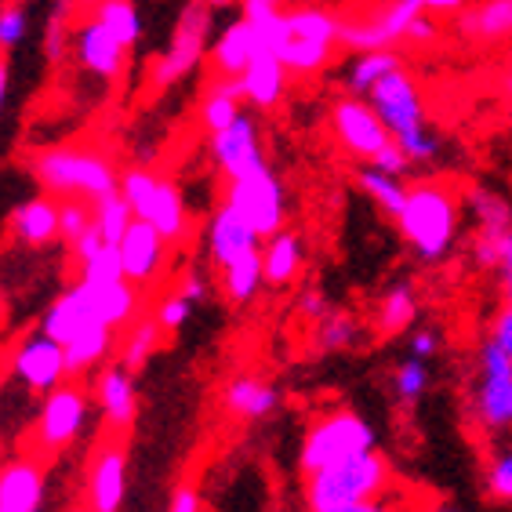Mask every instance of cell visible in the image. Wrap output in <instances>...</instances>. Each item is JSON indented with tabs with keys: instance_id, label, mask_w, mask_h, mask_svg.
Returning a JSON list of instances; mask_svg holds the SVG:
<instances>
[{
	"instance_id": "obj_1",
	"label": "cell",
	"mask_w": 512,
	"mask_h": 512,
	"mask_svg": "<svg viewBox=\"0 0 512 512\" xmlns=\"http://www.w3.org/2000/svg\"><path fill=\"white\" fill-rule=\"evenodd\" d=\"M404 244L422 266H440L462 240L465 207L462 193L447 178H422L407 186L404 211L393 218Z\"/></svg>"
},
{
	"instance_id": "obj_2",
	"label": "cell",
	"mask_w": 512,
	"mask_h": 512,
	"mask_svg": "<svg viewBox=\"0 0 512 512\" xmlns=\"http://www.w3.org/2000/svg\"><path fill=\"white\" fill-rule=\"evenodd\" d=\"M371 109L378 113V120L385 124L389 138H393L400 153L414 164H433L444 153V138L440 131L429 124L425 113V95L422 84L414 80L411 69H396L393 77H385L371 95H367Z\"/></svg>"
},
{
	"instance_id": "obj_3",
	"label": "cell",
	"mask_w": 512,
	"mask_h": 512,
	"mask_svg": "<svg viewBox=\"0 0 512 512\" xmlns=\"http://www.w3.org/2000/svg\"><path fill=\"white\" fill-rule=\"evenodd\" d=\"M117 160L109 157L106 149L95 146H51L33 157V178L48 197L62 200H95L109 197L120 189Z\"/></svg>"
},
{
	"instance_id": "obj_4",
	"label": "cell",
	"mask_w": 512,
	"mask_h": 512,
	"mask_svg": "<svg viewBox=\"0 0 512 512\" xmlns=\"http://www.w3.org/2000/svg\"><path fill=\"white\" fill-rule=\"evenodd\" d=\"M302 509L306 512H342L367 498L389 494L393 465L382 451L356 454L349 462H338L331 469H320L313 476H302Z\"/></svg>"
},
{
	"instance_id": "obj_5",
	"label": "cell",
	"mask_w": 512,
	"mask_h": 512,
	"mask_svg": "<svg viewBox=\"0 0 512 512\" xmlns=\"http://www.w3.org/2000/svg\"><path fill=\"white\" fill-rule=\"evenodd\" d=\"M367 451H378L375 425L353 407H331L306 425L302 447H298V473L313 476Z\"/></svg>"
},
{
	"instance_id": "obj_6",
	"label": "cell",
	"mask_w": 512,
	"mask_h": 512,
	"mask_svg": "<svg viewBox=\"0 0 512 512\" xmlns=\"http://www.w3.org/2000/svg\"><path fill=\"white\" fill-rule=\"evenodd\" d=\"M120 197L128 200L131 215L146 222L168 240L171 247L186 244L193 237V215L182 197V189L171 178L157 175L153 168H131L120 175Z\"/></svg>"
},
{
	"instance_id": "obj_7",
	"label": "cell",
	"mask_w": 512,
	"mask_h": 512,
	"mask_svg": "<svg viewBox=\"0 0 512 512\" xmlns=\"http://www.w3.org/2000/svg\"><path fill=\"white\" fill-rule=\"evenodd\" d=\"M469 418L483 436L512 433V360L491 335L476 342L473 382H469Z\"/></svg>"
},
{
	"instance_id": "obj_8",
	"label": "cell",
	"mask_w": 512,
	"mask_h": 512,
	"mask_svg": "<svg viewBox=\"0 0 512 512\" xmlns=\"http://www.w3.org/2000/svg\"><path fill=\"white\" fill-rule=\"evenodd\" d=\"M211 30H215V11L207 8V4H200V0H189L186 8L178 11L168 48L160 51L153 69H149V88L168 91L175 84H182L186 77H193L200 69V62L207 59Z\"/></svg>"
},
{
	"instance_id": "obj_9",
	"label": "cell",
	"mask_w": 512,
	"mask_h": 512,
	"mask_svg": "<svg viewBox=\"0 0 512 512\" xmlns=\"http://www.w3.org/2000/svg\"><path fill=\"white\" fill-rule=\"evenodd\" d=\"M222 204L233 207L262 240L280 233V229H287V218H291L287 186L280 182V175H276L273 168H258V171H251V175L226 182Z\"/></svg>"
},
{
	"instance_id": "obj_10",
	"label": "cell",
	"mask_w": 512,
	"mask_h": 512,
	"mask_svg": "<svg viewBox=\"0 0 512 512\" xmlns=\"http://www.w3.org/2000/svg\"><path fill=\"white\" fill-rule=\"evenodd\" d=\"M422 15L418 0H371L364 11L342 15V48L360 51H389L407 40V26Z\"/></svg>"
},
{
	"instance_id": "obj_11",
	"label": "cell",
	"mask_w": 512,
	"mask_h": 512,
	"mask_svg": "<svg viewBox=\"0 0 512 512\" xmlns=\"http://www.w3.org/2000/svg\"><path fill=\"white\" fill-rule=\"evenodd\" d=\"M88 411L91 400L77 382H62L59 389L40 396V411L33 422V447H37L40 462L77 444L88 425Z\"/></svg>"
},
{
	"instance_id": "obj_12",
	"label": "cell",
	"mask_w": 512,
	"mask_h": 512,
	"mask_svg": "<svg viewBox=\"0 0 512 512\" xmlns=\"http://www.w3.org/2000/svg\"><path fill=\"white\" fill-rule=\"evenodd\" d=\"M207 157H211V168H215V175L222 182L244 178L258 168H269L262 124L251 113H240L229 128L207 135Z\"/></svg>"
},
{
	"instance_id": "obj_13",
	"label": "cell",
	"mask_w": 512,
	"mask_h": 512,
	"mask_svg": "<svg viewBox=\"0 0 512 512\" xmlns=\"http://www.w3.org/2000/svg\"><path fill=\"white\" fill-rule=\"evenodd\" d=\"M327 124H331L338 149L349 153L353 160H360V164H371L385 146H393V138H389L385 124L371 109V102L356 99V95H338L331 102V109H327Z\"/></svg>"
},
{
	"instance_id": "obj_14",
	"label": "cell",
	"mask_w": 512,
	"mask_h": 512,
	"mask_svg": "<svg viewBox=\"0 0 512 512\" xmlns=\"http://www.w3.org/2000/svg\"><path fill=\"white\" fill-rule=\"evenodd\" d=\"M11 378L33 396H48L51 389H59L62 382H69V364L66 349L55 338H48L44 331L26 335L15 353H11Z\"/></svg>"
},
{
	"instance_id": "obj_15",
	"label": "cell",
	"mask_w": 512,
	"mask_h": 512,
	"mask_svg": "<svg viewBox=\"0 0 512 512\" xmlns=\"http://www.w3.org/2000/svg\"><path fill=\"white\" fill-rule=\"evenodd\" d=\"M69 55H73V62H77L84 73H91V77L99 80H120L124 73H128V55L131 51L120 44L113 33L102 26V22L95 19H84L69 30Z\"/></svg>"
},
{
	"instance_id": "obj_16",
	"label": "cell",
	"mask_w": 512,
	"mask_h": 512,
	"mask_svg": "<svg viewBox=\"0 0 512 512\" xmlns=\"http://www.w3.org/2000/svg\"><path fill=\"white\" fill-rule=\"evenodd\" d=\"M88 509L120 512L128 502V451L120 440H106L88 462Z\"/></svg>"
},
{
	"instance_id": "obj_17",
	"label": "cell",
	"mask_w": 512,
	"mask_h": 512,
	"mask_svg": "<svg viewBox=\"0 0 512 512\" xmlns=\"http://www.w3.org/2000/svg\"><path fill=\"white\" fill-rule=\"evenodd\" d=\"M204 247H207V262L215 269H226V266H233L237 258L262 251V237L247 226L233 207L218 200L215 211H211L204 222Z\"/></svg>"
},
{
	"instance_id": "obj_18",
	"label": "cell",
	"mask_w": 512,
	"mask_h": 512,
	"mask_svg": "<svg viewBox=\"0 0 512 512\" xmlns=\"http://www.w3.org/2000/svg\"><path fill=\"white\" fill-rule=\"evenodd\" d=\"M120 251V266H124V276H128L131 284L142 291V287L157 284L164 269H168V255H171V244L160 237L157 229L146 226V222H131L128 233L120 237L117 244Z\"/></svg>"
},
{
	"instance_id": "obj_19",
	"label": "cell",
	"mask_w": 512,
	"mask_h": 512,
	"mask_svg": "<svg viewBox=\"0 0 512 512\" xmlns=\"http://www.w3.org/2000/svg\"><path fill=\"white\" fill-rule=\"evenodd\" d=\"M48 494V469L37 454L0 462V512H40Z\"/></svg>"
},
{
	"instance_id": "obj_20",
	"label": "cell",
	"mask_w": 512,
	"mask_h": 512,
	"mask_svg": "<svg viewBox=\"0 0 512 512\" xmlns=\"http://www.w3.org/2000/svg\"><path fill=\"white\" fill-rule=\"evenodd\" d=\"M95 404L109 433H128L138 418V389L135 375L120 364H102L95 378Z\"/></svg>"
},
{
	"instance_id": "obj_21",
	"label": "cell",
	"mask_w": 512,
	"mask_h": 512,
	"mask_svg": "<svg viewBox=\"0 0 512 512\" xmlns=\"http://www.w3.org/2000/svg\"><path fill=\"white\" fill-rule=\"evenodd\" d=\"M462 207L473 226V240L494 244L502 251L505 237H512V200L491 186H469L462 193Z\"/></svg>"
},
{
	"instance_id": "obj_22",
	"label": "cell",
	"mask_w": 512,
	"mask_h": 512,
	"mask_svg": "<svg viewBox=\"0 0 512 512\" xmlns=\"http://www.w3.org/2000/svg\"><path fill=\"white\" fill-rule=\"evenodd\" d=\"M95 324H102V320L95 316V309H91V298L80 280L77 284H69L66 291L48 306V313L40 316V331H44L48 338H55L62 349ZM109 331H113V327H109Z\"/></svg>"
},
{
	"instance_id": "obj_23",
	"label": "cell",
	"mask_w": 512,
	"mask_h": 512,
	"mask_svg": "<svg viewBox=\"0 0 512 512\" xmlns=\"http://www.w3.org/2000/svg\"><path fill=\"white\" fill-rule=\"evenodd\" d=\"M262 273H266V287H276V291H284V287H295L302 269L309 262V247L306 237L298 233V229H280L273 237L262 240Z\"/></svg>"
},
{
	"instance_id": "obj_24",
	"label": "cell",
	"mask_w": 512,
	"mask_h": 512,
	"mask_svg": "<svg viewBox=\"0 0 512 512\" xmlns=\"http://www.w3.org/2000/svg\"><path fill=\"white\" fill-rule=\"evenodd\" d=\"M454 33L473 44H509L512 40V0H469L454 15Z\"/></svg>"
},
{
	"instance_id": "obj_25",
	"label": "cell",
	"mask_w": 512,
	"mask_h": 512,
	"mask_svg": "<svg viewBox=\"0 0 512 512\" xmlns=\"http://www.w3.org/2000/svg\"><path fill=\"white\" fill-rule=\"evenodd\" d=\"M237 84H240V95H244V106L258 109V113H269V109H276L287 99L291 73H287L284 62L276 59V55L258 51L255 59H251V66L237 77Z\"/></svg>"
},
{
	"instance_id": "obj_26",
	"label": "cell",
	"mask_w": 512,
	"mask_h": 512,
	"mask_svg": "<svg viewBox=\"0 0 512 512\" xmlns=\"http://www.w3.org/2000/svg\"><path fill=\"white\" fill-rule=\"evenodd\" d=\"M222 407L240 422H266L280 411V389L262 375H237L222 385Z\"/></svg>"
},
{
	"instance_id": "obj_27",
	"label": "cell",
	"mask_w": 512,
	"mask_h": 512,
	"mask_svg": "<svg viewBox=\"0 0 512 512\" xmlns=\"http://www.w3.org/2000/svg\"><path fill=\"white\" fill-rule=\"evenodd\" d=\"M287 40H302V44H320V48H342V15L335 8L313 4V0H298L287 4Z\"/></svg>"
},
{
	"instance_id": "obj_28",
	"label": "cell",
	"mask_w": 512,
	"mask_h": 512,
	"mask_svg": "<svg viewBox=\"0 0 512 512\" xmlns=\"http://www.w3.org/2000/svg\"><path fill=\"white\" fill-rule=\"evenodd\" d=\"M418 313H422L418 287H414V280L400 276V280H393V284L378 295L375 309H371V327H375L378 335L396 338V335H404V331H411Z\"/></svg>"
},
{
	"instance_id": "obj_29",
	"label": "cell",
	"mask_w": 512,
	"mask_h": 512,
	"mask_svg": "<svg viewBox=\"0 0 512 512\" xmlns=\"http://www.w3.org/2000/svg\"><path fill=\"white\" fill-rule=\"evenodd\" d=\"M255 55H258V37L247 19L229 22L226 30L211 37V48H207V62L215 69V77H229V80H237L251 66Z\"/></svg>"
},
{
	"instance_id": "obj_30",
	"label": "cell",
	"mask_w": 512,
	"mask_h": 512,
	"mask_svg": "<svg viewBox=\"0 0 512 512\" xmlns=\"http://www.w3.org/2000/svg\"><path fill=\"white\" fill-rule=\"evenodd\" d=\"M11 237L26 247H48L59 240V200L40 193L33 200H22L11 215Z\"/></svg>"
},
{
	"instance_id": "obj_31",
	"label": "cell",
	"mask_w": 512,
	"mask_h": 512,
	"mask_svg": "<svg viewBox=\"0 0 512 512\" xmlns=\"http://www.w3.org/2000/svg\"><path fill=\"white\" fill-rule=\"evenodd\" d=\"M84 291H88L95 316L106 327H113V331H124V327H131L142 316V291L131 280H117V284H106V287L84 284Z\"/></svg>"
},
{
	"instance_id": "obj_32",
	"label": "cell",
	"mask_w": 512,
	"mask_h": 512,
	"mask_svg": "<svg viewBox=\"0 0 512 512\" xmlns=\"http://www.w3.org/2000/svg\"><path fill=\"white\" fill-rule=\"evenodd\" d=\"M313 327V335H309V342H313V349L320 356H338V353H349V349H360V342H364V320L356 313H349V309H327Z\"/></svg>"
},
{
	"instance_id": "obj_33",
	"label": "cell",
	"mask_w": 512,
	"mask_h": 512,
	"mask_svg": "<svg viewBox=\"0 0 512 512\" xmlns=\"http://www.w3.org/2000/svg\"><path fill=\"white\" fill-rule=\"evenodd\" d=\"M396 69H404V55L396 48L389 51H360L349 59L342 73V84H345V95H356V99H367L371 91L382 84L385 77H393Z\"/></svg>"
},
{
	"instance_id": "obj_34",
	"label": "cell",
	"mask_w": 512,
	"mask_h": 512,
	"mask_svg": "<svg viewBox=\"0 0 512 512\" xmlns=\"http://www.w3.org/2000/svg\"><path fill=\"white\" fill-rule=\"evenodd\" d=\"M244 113V95H240V84L229 77H215L211 84H204L197 102V120L207 135L229 128L233 120Z\"/></svg>"
},
{
	"instance_id": "obj_35",
	"label": "cell",
	"mask_w": 512,
	"mask_h": 512,
	"mask_svg": "<svg viewBox=\"0 0 512 512\" xmlns=\"http://www.w3.org/2000/svg\"><path fill=\"white\" fill-rule=\"evenodd\" d=\"M218 287H222V295H226L229 306L247 309L262 295V287H266V273H262V255H244L237 258L233 266L218 269Z\"/></svg>"
},
{
	"instance_id": "obj_36",
	"label": "cell",
	"mask_w": 512,
	"mask_h": 512,
	"mask_svg": "<svg viewBox=\"0 0 512 512\" xmlns=\"http://www.w3.org/2000/svg\"><path fill=\"white\" fill-rule=\"evenodd\" d=\"M113 345H117V331H109L106 324L88 327L84 335H77L66 345L69 375H88V371H99L102 364H109Z\"/></svg>"
},
{
	"instance_id": "obj_37",
	"label": "cell",
	"mask_w": 512,
	"mask_h": 512,
	"mask_svg": "<svg viewBox=\"0 0 512 512\" xmlns=\"http://www.w3.org/2000/svg\"><path fill=\"white\" fill-rule=\"evenodd\" d=\"M88 19L102 22L128 51L142 40V15H138L135 0H91Z\"/></svg>"
},
{
	"instance_id": "obj_38",
	"label": "cell",
	"mask_w": 512,
	"mask_h": 512,
	"mask_svg": "<svg viewBox=\"0 0 512 512\" xmlns=\"http://www.w3.org/2000/svg\"><path fill=\"white\" fill-rule=\"evenodd\" d=\"M356 186L364 193L378 211H385L389 218H396L404 211V200H407V182L396 175H385V171L371 168V164H360L356 171Z\"/></svg>"
},
{
	"instance_id": "obj_39",
	"label": "cell",
	"mask_w": 512,
	"mask_h": 512,
	"mask_svg": "<svg viewBox=\"0 0 512 512\" xmlns=\"http://www.w3.org/2000/svg\"><path fill=\"white\" fill-rule=\"evenodd\" d=\"M389 385H393V396L400 407H414L422 404L429 389H433V371L425 360H414V356H404L400 364L393 367V375H389Z\"/></svg>"
},
{
	"instance_id": "obj_40",
	"label": "cell",
	"mask_w": 512,
	"mask_h": 512,
	"mask_svg": "<svg viewBox=\"0 0 512 512\" xmlns=\"http://www.w3.org/2000/svg\"><path fill=\"white\" fill-rule=\"evenodd\" d=\"M160 342H164V331H160V324L153 320V313L138 316L135 324L128 327L124 345H120V364L128 367V371H142V367L149 364V356L160 349Z\"/></svg>"
},
{
	"instance_id": "obj_41",
	"label": "cell",
	"mask_w": 512,
	"mask_h": 512,
	"mask_svg": "<svg viewBox=\"0 0 512 512\" xmlns=\"http://www.w3.org/2000/svg\"><path fill=\"white\" fill-rule=\"evenodd\" d=\"M91 222H95V229H99V237L106 240V244H120V237L128 233L135 215H131L128 200L120 197V189H117V193H109V197L91 204Z\"/></svg>"
},
{
	"instance_id": "obj_42",
	"label": "cell",
	"mask_w": 512,
	"mask_h": 512,
	"mask_svg": "<svg viewBox=\"0 0 512 512\" xmlns=\"http://www.w3.org/2000/svg\"><path fill=\"white\" fill-rule=\"evenodd\" d=\"M77 280L88 287H106V284H117V280H128V276H124V266H120L117 244H102L95 255L77 262Z\"/></svg>"
},
{
	"instance_id": "obj_43",
	"label": "cell",
	"mask_w": 512,
	"mask_h": 512,
	"mask_svg": "<svg viewBox=\"0 0 512 512\" xmlns=\"http://www.w3.org/2000/svg\"><path fill=\"white\" fill-rule=\"evenodd\" d=\"M483 491L498 505H512V444L491 451L483 465Z\"/></svg>"
},
{
	"instance_id": "obj_44",
	"label": "cell",
	"mask_w": 512,
	"mask_h": 512,
	"mask_svg": "<svg viewBox=\"0 0 512 512\" xmlns=\"http://www.w3.org/2000/svg\"><path fill=\"white\" fill-rule=\"evenodd\" d=\"M91 226H95V222H91L88 200H73V197L59 200V240H66V244L73 247Z\"/></svg>"
},
{
	"instance_id": "obj_45",
	"label": "cell",
	"mask_w": 512,
	"mask_h": 512,
	"mask_svg": "<svg viewBox=\"0 0 512 512\" xmlns=\"http://www.w3.org/2000/svg\"><path fill=\"white\" fill-rule=\"evenodd\" d=\"M30 33V11L22 8L19 0H8L0 4V55L4 51H15Z\"/></svg>"
},
{
	"instance_id": "obj_46",
	"label": "cell",
	"mask_w": 512,
	"mask_h": 512,
	"mask_svg": "<svg viewBox=\"0 0 512 512\" xmlns=\"http://www.w3.org/2000/svg\"><path fill=\"white\" fill-rule=\"evenodd\" d=\"M193 309H197V306H193L189 298H182L178 291H171V295H164L157 302V309H153V320L160 324V331H164V335H178V331L189 324Z\"/></svg>"
},
{
	"instance_id": "obj_47",
	"label": "cell",
	"mask_w": 512,
	"mask_h": 512,
	"mask_svg": "<svg viewBox=\"0 0 512 512\" xmlns=\"http://www.w3.org/2000/svg\"><path fill=\"white\" fill-rule=\"evenodd\" d=\"M444 353V335L436 331V327H418V331H411L407 335V356H414V360H436V356Z\"/></svg>"
},
{
	"instance_id": "obj_48",
	"label": "cell",
	"mask_w": 512,
	"mask_h": 512,
	"mask_svg": "<svg viewBox=\"0 0 512 512\" xmlns=\"http://www.w3.org/2000/svg\"><path fill=\"white\" fill-rule=\"evenodd\" d=\"M327 309H331V302H327V295L316 291V287H306V291L295 298V313H298V320H306V324H316Z\"/></svg>"
},
{
	"instance_id": "obj_49",
	"label": "cell",
	"mask_w": 512,
	"mask_h": 512,
	"mask_svg": "<svg viewBox=\"0 0 512 512\" xmlns=\"http://www.w3.org/2000/svg\"><path fill=\"white\" fill-rule=\"evenodd\" d=\"M168 512H204V494H200L197 483H178L171 491Z\"/></svg>"
},
{
	"instance_id": "obj_50",
	"label": "cell",
	"mask_w": 512,
	"mask_h": 512,
	"mask_svg": "<svg viewBox=\"0 0 512 512\" xmlns=\"http://www.w3.org/2000/svg\"><path fill=\"white\" fill-rule=\"evenodd\" d=\"M440 40V26H436V15H429V11H422L418 19L407 26V44H418V48H425V44H436Z\"/></svg>"
},
{
	"instance_id": "obj_51",
	"label": "cell",
	"mask_w": 512,
	"mask_h": 512,
	"mask_svg": "<svg viewBox=\"0 0 512 512\" xmlns=\"http://www.w3.org/2000/svg\"><path fill=\"white\" fill-rule=\"evenodd\" d=\"M487 335L502 345V353L512 360V309L509 306H502L498 313L491 316V324H487Z\"/></svg>"
},
{
	"instance_id": "obj_52",
	"label": "cell",
	"mask_w": 512,
	"mask_h": 512,
	"mask_svg": "<svg viewBox=\"0 0 512 512\" xmlns=\"http://www.w3.org/2000/svg\"><path fill=\"white\" fill-rule=\"evenodd\" d=\"M371 168H378V171H385V175H396V178H404L407 171H411V160L400 153V146H385L382 153H378L375 160H371Z\"/></svg>"
},
{
	"instance_id": "obj_53",
	"label": "cell",
	"mask_w": 512,
	"mask_h": 512,
	"mask_svg": "<svg viewBox=\"0 0 512 512\" xmlns=\"http://www.w3.org/2000/svg\"><path fill=\"white\" fill-rule=\"evenodd\" d=\"M498 291H502V302L512 309V237H505L502 251H498Z\"/></svg>"
},
{
	"instance_id": "obj_54",
	"label": "cell",
	"mask_w": 512,
	"mask_h": 512,
	"mask_svg": "<svg viewBox=\"0 0 512 512\" xmlns=\"http://www.w3.org/2000/svg\"><path fill=\"white\" fill-rule=\"evenodd\" d=\"M175 291H178L182 298H189L193 306H200V302L207 298V291H211V287H207V280H204L200 273H182V280H178Z\"/></svg>"
},
{
	"instance_id": "obj_55",
	"label": "cell",
	"mask_w": 512,
	"mask_h": 512,
	"mask_svg": "<svg viewBox=\"0 0 512 512\" xmlns=\"http://www.w3.org/2000/svg\"><path fill=\"white\" fill-rule=\"evenodd\" d=\"M102 244H106V240L99 237V229L91 226L88 233H84V237H80L77 244H73V258H77V262H84V258H88V255H95V251H99Z\"/></svg>"
},
{
	"instance_id": "obj_56",
	"label": "cell",
	"mask_w": 512,
	"mask_h": 512,
	"mask_svg": "<svg viewBox=\"0 0 512 512\" xmlns=\"http://www.w3.org/2000/svg\"><path fill=\"white\" fill-rule=\"evenodd\" d=\"M418 4H422V11H429V15H458L469 0H418Z\"/></svg>"
},
{
	"instance_id": "obj_57",
	"label": "cell",
	"mask_w": 512,
	"mask_h": 512,
	"mask_svg": "<svg viewBox=\"0 0 512 512\" xmlns=\"http://www.w3.org/2000/svg\"><path fill=\"white\" fill-rule=\"evenodd\" d=\"M8 84H11V69H8V59L0 55V109L8 102Z\"/></svg>"
},
{
	"instance_id": "obj_58",
	"label": "cell",
	"mask_w": 512,
	"mask_h": 512,
	"mask_svg": "<svg viewBox=\"0 0 512 512\" xmlns=\"http://www.w3.org/2000/svg\"><path fill=\"white\" fill-rule=\"evenodd\" d=\"M422 512H465V509H458V505H451V502H429Z\"/></svg>"
},
{
	"instance_id": "obj_59",
	"label": "cell",
	"mask_w": 512,
	"mask_h": 512,
	"mask_svg": "<svg viewBox=\"0 0 512 512\" xmlns=\"http://www.w3.org/2000/svg\"><path fill=\"white\" fill-rule=\"evenodd\" d=\"M502 95L512 102V62H509V69H505V73H502Z\"/></svg>"
},
{
	"instance_id": "obj_60",
	"label": "cell",
	"mask_w": 512,
	"mask_h": 512,
	"mask_svg": "<svg viewBox=\"0 0 512 512\" xmlns=\"http://www.w3.org/2000/svg\"><path fill=\"white\" fill-rule=\"evenodd\" d=\"M200 4H207L211 11H218V8H229V4H240V0H200Z\"/></svg>"
},
{
	"instance_id": "obj_61",
	"label": "cell",
	"mask_w": 512,
	"mask_h": 512,
	"mask_svg": "<svg viewBox=\"0 0 512 512\" xmlns=\"http://www.w3.org/2000/svg\"><path fill=\"white\" fill-rule=\"evenodd\" d=\"M69 512H91V509H88V505H73Z\"/></svg>"
},
{
	"instance_id": "obj_62",
	"label": "cell",
	"mask_w": 512,
	"mask_h": 512,
	"mask_svg": "<svg viewBox=\"0 0 512 512\" xmlns=\"http://www.w3.org/2000/svg\"><path fill=\"white\" fill-rule=\"evenodd\" d=\"M276 512H295V509H276Z\"/></svg>"
}]
</instances>
